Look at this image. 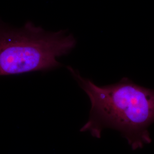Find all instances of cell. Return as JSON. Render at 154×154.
I'll return each mask as SVG.
<instances>
[{
  "mask_svg": "<svg viewBox=\"0 0 154 154\" xmlns=\"http://www.w3.org/2000/svg\"><path fill=\"white\" fill-rule=\"evenodd\" d=\"M88 95L91 110L81 129L100 138L106 128L121 132L132 150L152 142L149 127L154 123V89L146 88L123 78L115 84L99 86L72 67H67Z\"/></svg>",
  "mask_w": 154,
  "mask_h": 154,
  "instance_id": "cell-1",
  "label": "cell"
},
{
  "mask_svg": "<svg viewBox=\"0 0 154 154\" xmlns=\"http://www.w3.org/2000/svg\"><path fill=\"white\" fill-rule=\"evenodd\" d=\"M75 45V39L66 30L46 32L30 21L13 28L0 20V76L58 67L57 58Z\"/></svg>",
  "mask_w": 154,
  "mask_h": 154,
  "instance_id": "cell-2",
  "label": "cell"
}]
</instances>
